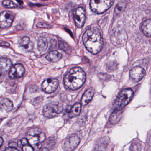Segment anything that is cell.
Returning <instances> with one entry per match:
<instances>
[{
	"mask_svg": "<svg viewBox=\"0 0 151 151\" xmlns=\"http://www.w3.org/2000/svg\"><path fill=\"white\" fill-rule=\"evenodd\" d=\"M133 91L131 89H125L121 91L115 101L114 106L115 109H122L132 99Z\"/></svg>",
	"mask_w": 151,
	"mask_h": 151,
	"instance_id": "cell-4",
	"label": "cell"
},
{
	"mask_svg": "<svg viewBox=\"0 0 151 151\" xmlns=\"http://www.w3.org/2000/svg\"><path fill=\"white\" fill-rule=\"evenodd\" d=\"M145 74V71L144 68L139 66H137L132 68L130 71V78L132 82L137 83L143 78Z\"/></svg>",
	"mask_w": 151,
	"mask_h": 151,
	"instance_id": "cell-10",
	"label": "cell"
},
{
	"mask_svg": "<svg viewBox=\"0 0 151 151\" xmlns=\"http://www.w3.org/2000/svg\"><path fill=\"white\" fill-rule=\"evenodd\" d=\"M142 145L138 142H133L131 145L130 151H141Z\"/></svg>",
	"mask_w": 151,
	"mask_h": 151,
	"instance_id": "cell-24",
	"label": "cell"
},
{
	"mask_svg": "<svg viewBox=\"0 0 151 151\" xmlns=\"http://www.w3.org/2000/svg\"><path fill=\"white\" fill-rule=\"evenodd\" d=\"M86 48L93 54L98 53L103 46V39L99 29L96 28L88 29L83 37Z\"/></svg>",
	"mask_w": 151,
	"mask_h": 151,
	"instance_id": "cell-1",
	"label": "cell"
},
{
	"mask_svg": "<svg viewBox=\"0 0 151 151\" xmlns=\"http://www.w3.org/2000/svg\"><path fill=\"white\" fill-rule=\"evenodd\" d=\"M3 142H4V140H3V138L1 137H0V147L2 146Z\"/></svg>",
	"mask_w": 151,
	"mask_h": 151,
	"instance_id": "cell-31",
	"label": "cell"
},
{
	"mask_svg": "<svg viewBox=\"0 0 151 151\" xmlns=\"http://www.w3.org/2000/svg\"><path fill=\"white\" fill-rule=\"evenodd\" d=\"M81 110V104L79 103H76L69 110V115L70 118L77 116L80 114Z\"/></svg>",
	"mask_w": 151,
	"mask_h": 151,
	"instance_id": "cell-18",
	"label": "cell"
},
{
	"mask_svg": "<svg viewBox=\"0 0 151 151\" xmlns=\"http://www.w3.org/2000/svg\"><path fill=\"white\" fill-rule=\"evenodd\" d=\"M48 47V42L45 38H40L38 40L37 47L39 51L41 52H45Z\"/></svg>",
	"mask_w": 151,
	"mask_h": 151,
	"instance_id": "cell-19",
	"label": "cell"
},
{
	"mask_svg": "<svg viewBox=\"0 0 151 151\" xmlns=\"http://www.w3.org/2000/svg\"><path fill=\"white\" fill-rule=\"evenodd\" d=\"M21 145L22 146V151H34V148L29 145L27 138H24L21 140Z\"/></svg>",
	"mask_w": 151,
	"mask_h": 151,
	"instance_id": "cell-22",
	"label": "cell"
},
{
	"mask_svg": "<svg viewBox=\"0 0 151 151\" xmlns=\"http://www.w3.org/2000/svg\"><path fill=\"white\" fill-rule=\"evenodd\" d=\"M62 57L61 53L57 51H52L47 55V60L50 62L55 63L60 60Z\"/></svg>",
	"mask_w": 151,
	"mask_h": 151,
	"instance_id": "cell-16",
	"label": "cell"
},
{
	"mask_svg": "<svg viewBox=\"0 0 151 151\" xmlns=\"http://www.w3.org/2000/svg\"><path fill=\"white\" fill-rule=\"evenodd\" d=\"M151 21L150 19L146 20L143 23L141 26V30L147 37L151 36Z\"/></svg>",
	"mask_w": 151,
	"mask_h": 151,
	"instance_id": "cell-20",
	"label": "cell"
},
{
	"mask_svg": "<svg viewBox=\"0 0 151 151\" xmlns=\"http://www.w3.org/2000/svg\"><path fill=\"white\" fill-rule=\"evenodd\" d=\"M14 15L10 11H4L0 13V27L3 29L8 28L12 25Z\"/></svg>",
	"mask_w": 151,
	"mask_h": 151,
	"instance_id": "cell-7",
	"label": "cell"
},
{
	"mask_svg": "<svg viewBox=\"0 0 151 151\" xmlns=\"http://www.w3.org/2000/svg\"><path fill=\"white\" fill-rule=\"evenodd\" d=\"M14 107L13 102L8 99H4L0 101V109L2 111L9 112Z\"/></svg>",
	"mask_w": 151,
	"mask_h": 151,
	"instance_id": "cell-15",
	"label": "cell"
},
{
	"mask_svg": "<svg viewBox=\"0 0 151 151\" xmlns=\"http://www.w3.org/2000/svg\"><path fill=\"white\" fill-rule=\"evenodd\" d=\"M74 22L77 27H82L86 21V12L82 7L76 9L73 12Z\"/></svg>",
	"mask_w": 151,
	"mask_h": 151,
	"instance_id": "cell-8",
	"label": "cell"
},
{
	"mask_svg": "<svg viewBox=\"0 0 151 151\" xmlns=\"http://www.w3.org/2000/svg\"><path fill=\"white\" fill-rule=\"evenodd\" d=\"M9 147H12V148H17V144L14 142H10L9 144Z\"/></svg>",
	"mask_w": 151,
	"mask_h": 151,
	"instance_id": "cell-28",
	"label": "cell"
},
{
	"mask_svg": "<svg viewBox=\"0 0 151 151\" xmlns=\"http://www.w3.org/2000/svg\"><path fill=\"white\" fill-rule=\"evenodd\" d=\"M21 45L26 50L31 51L33 48V44L29 38L28 37H24L22 39L21 41Z\"/></svg>",
	"mask_w": 151,
	"mask_h": 151,
	"instance_id": "cell-21",
	"label": "cell"
},
{
	"mask_svg": "<svg viewBox=\"0 0 151 151\" xmlns=\"http://www.w3.org/2000/svg\"><path fill=\"white\" fill-rule=\"evenodd\" d=\"M11 60L8 58H0V76L10 70L12 67Z\"/></svg>",
	"mask_w": 151,
	"mask_h": 151,
	"instance_id": "cell-13",
	"label": "cell"
},
{
	"mask_svg": "<svg viewBox=\"0 0 151 151\" xmlns=\"http://www.w3.org/2000/svg\"><path fill=\"white\" fill-rule=\"evenodd\" d=\"M126 3L124 1H121L119 2L115 8V13L116 14H120L122 12L123 10L125 8Z\"/></svg>",
	"mask_w": 151,
	"mask_h": 151,
	"instance_id": "cell-25",
	"label": "cell"
},
{
	"mask_svg": "<svg viewBox=\"0 0 151 151\" xmlns=\"http://www.w3.org/2000/svg\"><path fill=\"white\" fill-rule=\"evenodd\" d=\"M80 138L76 135H73L69 137L64 143V148L67 151L75 150L80 143Z\"/></svg>",
	"mask_w": 151,
	"mask_h": 151,
	"instance_id": "cell-11",
	"label": "cell"
},
{
	"mask_svg": "<svg viewBox=\"0 0 151 151\" xmlns=\"http://www.w3.org/2000/svg\"><path fill=\"white\" fill-rule=\"evenodd\" d=\"M5 151H20L17 148H12V147H8Z\"/></svg>",
	"mask_w": 151,
	"mask_h": 151,
	"instance_id": "cell-29",
	"label": "cell"
},
{
	"mask_svg": "<svg viewBox=\"0 0 151 151\" xmlns=\"http://www.w3.org/2000/svg\"><path fill=\"white\" fill-rule=\"evenodd\" d=\"M122 109H115L110 116V119H109L110 123L112 124H115L117 123L122 117Z\"/></svg>",
	"mask_w": 151,
	"mask_h": 151,
	"instance_id": "cell-17",
	"label": "cell"
},
{
	"mask_svg": "<svg viewBox=\"0 0 151 151\" xmlns=\"http://www.w3.org/2000/svg\"><path fill=\"white\" fill-rule=\"evenodd\" d=\"M41 151H49V150H48V149H47V148H44V149H43Z\"/></svg>",
	"mask_w": 151,
	"mask_h": 151,
	"instance_id": "cell-32",
	"label": "cell"
},
{
	"mask_svg": "<svg viewBox=\"0 0 151 151\" xmlns=\"http://www.w3.org/2000/svg\"><path fill=\"white\" fill-rule=\"evenodd\" d=\"M63 111V107L59 102H52L46 105L43 110V115L48 118H53Z\"/></svg>",
	"mask_w": 151,
	"mask_h": 151,
	"instance_id": "cell-5",
	"label": "cell"
},
{
	"mask_svg": "<svg viewBox=\"0 0 151 151\" xmlns=\"http://www.w3.org/2000/svg\"><path fill=\"white\" fill-rule=\"evenodd\" d=\"M25 73V69L21 64H17L11 67L9 76L12 79L19 78L23 76Z\"/></svg>",
	"mask_w": 151,
	"mask_h": 151,
	"instance_id": "cell-12",
	"label": "cell"
},
{
	"mask_svg": "<svg viewBox=\"0 0 151 151\" xmlns=\"http://www.w3.org/2000/svg\"><path fill=\"white\" fill-rule=\"evenodd\" d=\"M59 83L57 79L50 78L46 79L42 83L41 88L42 90L47 93H52L56 91L58 88Z\"/></svg>",
	"mask_w": 151,
	"mask_h": 151,
	"instance_id": "cell-9",
	"label": "cell"
},
{
	"mask_svg": "<svg viewBox=\"0 0 151 151\" xmlns=\"http://www.w3.org/2000/svg\"><path fill=\"white\" fill-rule=\"evenodd\" d=\"M59 46L61 49H63L66 52H68V51H69V47L65 42L62 41H59Z\"/></svg>",
	"mask_w": 151,
	"mask_h": 151,
	"instance_id": "cell-26",
	"label": "cell"
},
{
	"mask_svg": "<svg viewBox=\"0 0 151 151\" xmlns=\"http://www.w3.org/2000/svg\"><path fill=\"white\" fill-rule=\"evenodd\" d=\"M85 73L79 67L71 68L67 73L64 78L65 87L69 90L75 91L80 88L85 82Z\"/></svg>",
	"mask_w": 151,
	"mask_h": 151,
	"instance_id": "cell-2",
	"label": "cell"
},
{
	"mask_svg": "<svg viewBox=\"0 0 151 151\" xmlns=\"http://www.w3.org/2000/svg\"><path fill=\"white\" fill-rule=\"evenodd\" d=\"M0 45L5 46L8 47L10 46V44H9V43H7V42L1 41V42H0Z\"/></svg>",
	"mask_w": 151,
	"mask_h": 151,
	"instance_id": "cell-30",
	"label": "cell"
},
{
	"mask_svg": "<svg viewBox=\"0 0 151 151\" xmlns=\"http://www.w3.org/2000/svg\"><path fill=\"white\" fill-rule=\"evenodd\" d=\"M114 1L93 0L90 2V6L93 12L101 14L106 12L114 4Z\"/></svg>",
	"mask_w": 151,
	"mask_h": 151,
	"instance_id": "cell-6",
	"label": "cell"
},
{
	"mask_svg": "<svg viewBox=\"0 0 151 151\" xmlns=\"http://www.w3.org/2000/svg\"><path fill=\"white\" fill-rule=\"evenodd\" d=\"M94 90L93 88H89L85 92L81 99V105L85 106L91 100L94 95Z\"/></svg>",
	"mask_w": 151,
	"mask_h": 151,
	"instance_id": "cell-14",
	"label": "cell"
},
{
	"mask_svg": "<svg viewBox=\"0 0 151 151\" xmlns=\"http://www.w3.org/2000/svg\"><path fill=\"white\" fill-rule=\"evenodd\" d=\"M2 5L4 7L8 9H15L17 8V6L13 1H5L2 2Z\"/></svg>",
	"mask_w": 151,
	"mask_h": 151,
	"instance_id": "cell-23",
	"label": "cell"
},
{
	"mask_svg": "<svg viewBox=\"0 0 151 151\" xmlns=\"http://www.w3.org/2000/svg\"><path fill=\"white\" fill-rule=\"evenodd\" d=\"M26 138L34 149H38L40 148L41 143L45 139L46 136L40 129L35 128L28 132Z\"/></svg>",
	"mask_w": 151,
	"mask_h": 151,
	"instance_id": "cell-3",
	"label": "cell"
},
{
	"mask_svg": "<svg viewBox=\"0 0 151 151\" xmlns=\"http://www.w3.org/2000/svg\"><path fill=\"white\" fill-rule=\"evenodd\" d=\"M37 27L38 28H50V25L44 22H39L37 24Z\"/></svg>",
	"mask_w": 151,
	"mask_h": 151,
	"instance_id": "cell-27",
	"label": "cell"
}]
</instances>
